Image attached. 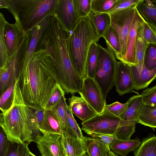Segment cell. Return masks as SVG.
Here are the masks:
<instances>
[{
  "label": "cell",
  "mask_w": 156,
  "mask_h": 156,
  "mask_svg": "<svg viewBox=\"0 0 156 156\" xmlns=\"http://www.w3.org/2000/svg\"><path fill=\"white\" fill-rule=\"evenodd\" d=\"M18 81L23 99L34 109L44 108L59 83L53 61L44 49L35 52L22 65Z\"/></svg>",
  "instance_id": "obj_1"
},
{
  "label": "cell",
  "mask_w": 156,
  "mask_h": 156,
  "mask_svg": "<svg viewBox=\"0 0 156 156\" xmlns=\"http://www.w3.org/2000/svg\"><path fill=\"white\" fill-rule=\"evenodd\" d=\"M69 33L53 15L40 49L45 50L51 56L58 83L62 89L65 92L73 95L79 93L83 80L76 73L72 63L69 50Z\"/></svg>",
  "instance_id": "obj_2"
},
{
  "label": "cell",
  "mask_w": 156,
  "mask_h": 156,
  "mask_svg": "<svg viewBox=\"0 0 156 156\" xmlns=\"http://www.w3.org/2000/svg\"><path fill=\"white\" fill-rule=\"evenodd\" d=\"M34 110L25 102L18 80L11 106L0 113V125L9 140L29 144L35 142L31 121Z\"/></svg>",
  "instance_id": "obj_3"
},
{
  "label": "cell",
  "mask_w": 156,
  "mask_h": 156,
  "mask_svg": "<svg viewBox=\"0 0 156 156\" xmlns=\"http://www.w3.org/2000/svg\"><path fill=\"white\" fill-rule=\"evenodd\" d=\"M69 50L74 68L83 80L87 77L85 67L91 44L100 38L88 16L79 20L69 33Z\"/></svg>",
  "instance_id": "obj_4"
},
{
  "label": "cell",
  "mask_w": 156,
  "mask_h": 156,
  "mask_svg": "<svg viewBox=\"0 0 156 156\" xmlns=\"http://www.w3.org/2000/svg\"><path fill=\"white\" fill-rule=\"evenodd\" d=\"M57 0H6L8 10L24 33L30 30L47 16L53 15Z\"/></svg>",
  "instance_id": "obj_5"
},
{
  "label": "cell",
  "mask_w": 156,
  "mask_h": 156,
  "mask_svg": "<svg viewBox=\"0 0 156 156\" xmlns=\"http://www.w3.org/2000/svg\"><path fill=\"white\" fill-rule=\"evenodd\" d=\"M97 46L98 61L94 79L106 97L114 85L118 61L114 55L107 48L98 43Z\"/></svg>",
  "instance_id": "obj_6"
},
{
  "label": "cell",
  "mask_w": 156,
  "mask_h": 156,
  "mask_svg": "<svg viewBox=\"0 0 156 156\" xmlns=\"http://www.w3.org/2000/svg\"><path fill=\"white\" fill-rule=\"evenodd\" d=\"M127 102V106L120 117L118 126L114 134V136L119 140L130 139L135 132L139 110L143 103L141 95L139 94L132 96Z\"/></svg>",
  "instance_id": "obj_7"
},
{
  "label": "cell",
  "mask_w": 156,
  "mask_h": 156,
  "mask_svg": "<svg viewBox=\"0 0 156 156\" xmlns=\"http://www.w3.org/2000/svg\"><path fill=\"white\" fill-rule=\"evenodd\" d=\"M136 9V7H132L109 15L110 26L117 33L119 39L122 62L126 53L127 39Z\"/></svg>",
  "instance_id": "obj_8"
},
{
  "label": "cell",
  "mask_w": 156,
  "mask_h": 156,
  "mask_svg": "<svg viewBox=\"0 0 156 156\" xmlns=\"http://www.w3.org/2000/svg\"><path fill=\"white\" fill-rule=\"evenodd\" d=\"M120 119L103 112L81 123L82 129L89 136L94 133L114 136Z\"/></svg>",
  "instance_id": "obj_9"
},
{
  "label": "cell",
  "mask_w": 156,
  "mask_h": 156,
  "mask_svg": "<svg viewBox=\"0 0 156 156\" xmlns=\"http://www.w3.org/2000/svg\"><path fill=\"white\" fill-rule=\"evenodd\" d=\"M78 93L97 114L104 111L106 97L94 78L87 76L84 78Z\"/></svg>",
  "instance_id": "obj_10"
},
{
  "label": "cell",
  "mask_w": 156,
  "mask_h": 156,
  "mask_svg": "<svg viewBox=\"0 0 156 156\" xmlns=\"http://www.w3.org/2000/svg\"><path fill=\"white\" fill-rule=\"evenodd\" d=\"M62 135L44 133L35 143L41 156H66L62 142Z\"/></svg>",
  "instance_id": "obj_11"
},
{
  "label": "cell",
  "mask_w": 156,
  "mask_h": 156,
  "mask_svg": "<svg viewBox=\"0 0 156 156\" xmlns=\"http://www.w3.org/2000/svg\"><path fill=\"white\" fill-rule=\"evenodd\" d=\"M53 15L45 17L37 25L26 33L28 36V43L26 57L31 58L34 53L40 49L41 43L50 28Z\"/></svg>",
  "instance_id": "obj_12"
},
{
  "label": "cell",
  "mask_w": 156,
  "mask_h": 156,
  "mask_svg": "<svg viewBox=\"0 0 156 156\" xmlns=\"http://www.w3.org/2000/svg\"><path fill=\"white\" fill-rule=\"evenodd\" d=\"M53 15L69 33L73 29L76 25L73 0H57Z\"/></svg>",
  "instance_id": "obj_13"
},
{
  "label": "cell",
  "mask_w": 156,
  "mask_h": 156,
  "mask_svg": "<svg viewBox=\"0 0 156 156\" xmlns=\"http://www.w3.org/2000/svg\"><path fill=\"white\" fill-rule=\"evenodd\" d=\"M114 85L120 95L134 92V84L131 66L121 61H118Z\"/></svg>",
  "instance_id": "obj_14"
},
{
  "label": "cell",
  "mask_w": 156,
  "mask_h": 156,
  "mask_svg": "<svg viewBox=\"0 0 156 156\" xmlns=\"http://www.w3.org/2000/svg\"><path fill=\"white\" fill-rule=\"evenodd\" d=\"M25 33L16 22L11 24L6 22L4 34L8 57L12 56L21 45Z\"/></svg>",
  "instance_id": "obj_15"
},
{
  "label": "cell",
  "mask_w": 156,
  "mask_h": 156,
  "mask_svg": "<svg viewBox=\"0 0 156 156\" xmlns=\"http://www.w3.org/2000/svg\"><path fill=\"white\" fill-rule=\"evenodd\" d=\"M142 16L136 8L134 18L129 33L127 41L126 51L122 62L130 66L136 63V43L137 30Z\"/></svg>",
  "instance_id": "obj_16"
},
{
  "label": "cell",
  "mask_w": 156,
  "mask_h": 156,
  "mask_svg": "<svg viewBox=\"0 0 156 156\" xmlns=\"http://www.w3.org/2000/svg\"><path fill=\"white\" fill-rule=\"evenodd\" d=\"M69 105L73 114L82 121L88 120L97 114L81 97L73 95L68 99Z\"/></svg>",
  "instance_id": "obj_17"
},
{
  "label": "cell",
  "mask_w": 156,
  "mask_h": 156,
  "mask_svg": "<svg viewBox=\"0 0 156 156\" xmlns=\"http://www.w3.org/2000/svg\"><path fill=\"white\" fill-rule=\"evenodd\" d=\"M134 84V89L137 90L147 87L156 77V69L149 70L144 66L138 70L134 66H131Z\"/></svg>",
  "instance_id": "obj_18"
},
{
  "label": "cell",
  "mask_w": 156,
  "mask_h": 156,
  "mask_svg": "<svg viewBox=\"0 0 156 156\" xmlns=\"http://www.w3.org/2000/svg\"><path fill=\"white\" fill-rule=\"evenodd\" d=\"M144 20H145L142 17L137 30L136 43V64L135 66L138 70H140L143 68L145 53L150 45L144 38L143 29Z\"/></svg>",
  "instance_id": "obj_19"
},
{
  "label": "cell",
  "mask_w": 156,
  "mask_h": 156,
  "mask_svg": "<svg viewBox=\"0 0 156 156\" xmlns=\"http://www.w3.org/2000/svg\"><path fill=\"white\" fill-rule=\"evenodd\" d=\"M40 131L43 134L50 133L62 135L58 116L54 107L44 109V119Z\"/></svg>",
  "instance_id": "obj_20"
},
{
  "label": "cell",
  "mask_w": 156,
  "mask_h": 156,
  "mask_svg": "<svg viewBox=\"0 0 156 156\" xmlns=\"http://www.w3.org/2000/svg\"><path fill=\"white\" fill-rule=\"evenodd\" d=\"M62 142L66 156H82L86 153L84 137L74 138L62 136Z\"/></svg>",
  "instance_id": "obj_21"
},
{
  "label": "cell",
  "mask_w": 156,
  "mask_h": 156,
  "mask_svg": "<svg viewBox=\"0 0 156 156\" xmlns=\"http://www.w3.org/2000/svg\"><path fill=\"white\" fill-rule=\"evenodd\" d=\"M140 140L138 137L133 139H116L110 146L113 152L122 156H126L129 152L134 151L139 146Z\"/></svg>",
  "instance_id": "obj_22"
},
{
  "label": "cell",
  "mask_w": 156,
  "mask_h": 156,
  "mask_svg": "<svg viewBox=\"0 0 156 156\" xmlns=\"http://www.w3.org/2000/svg\"><path fill=\"white\" fill-rule=\"evenodd\" d=\"M136 8L145 21L156 29V0H142Z\"/></svg>",
  "instance_id": "obj_23"
},
{
  "label": "cell",
  "mask_w": 156,
  "mask_h": 156,
  "mask_svg": "<svg viewBox=\"0 0 156 156\" xmlns=\"http://www.w3.org/2000/svg\"><path fill=\"white\" fill-rule=\"evenodd\" d=\"M67 105L65 96H64L54 107L58 116L63 136L76 138H77L71 129L69 124L66 111Z\"/></svg>",
  "instance_id": "obj_24"
},
{
  "label": "cell",
  "mask_w": 156,
  "mask_h": 156,
  "mask_svg": "<svg viewBox=\"0 0 156 156\" xmlns=\"http://www.w3.org/2000/svg\"><path fill=\"white\" fill-rule=\"evenodd\" d=\"M86 153L88 156H109L110 146L98 138L84 136Z\"/></svg>",
  "instance_id": "obj_25"
},
{
  "label": "cell",
  "mask_w": 156,
  "mask_h": 156,
  "mask_svg": "<svg viewBox=\"0 0 156 156\" xmlns=\"http://www.w3.org/2000/svg\"><path fill=\"white\" fill-rule=\"evenodd\" d=\"M138 123L149 127L154 130L156 127V106L142 103L138 114Z\"/></svg>",
  "instance_id": "obj_26"
},
{
  "label": "cell",
  "mask_w": 156,
  "mask_h": 156,
  "mask_svg": "<svg viewBox=\"0 0 156 156\" xmlns=\"http://www.w3.org/2000/svg\"><path fill=\"white\" fill-rule=\"evenodd\" d=\"M88 16L100 38L110 27L111 18L109 14L107 13L97 12L91 10Z\"/></svg>",
  "instance_id": "obj_27"
},
{
  "label": "cell",
  "mask_w": 156,
  "mask_h": 156,
  "mask_svg": "<svg viewBox=\"0 0 156 156\" xmlns=\"http://www.w3.org/2000/svg\"><path fill=\"white\" fill-rule=\"evenodd\" d=\"M134 156H156V136L150 134L141 141L139 147L134 151Z\"/></svg>",
  "instance_id": "obj_28"
},
{
  "label": "cell",
  "mask_w": 156,
  "mask_h": 156,
  "mask_svg": "<svg viewBox=\"0 0 156 156\" xmlns=\"http://www.w3.org/2000/svg\"><path fill=\"white\" fill-rule=\"evenodd\" d=\"M102 37L105 41L107 48L114 55L116 58L122 61L120 41L116 31L110 26Z\"/></svg>",
  "instance_id": "obj_29"
},
{
  "label": "cell",
  "mask_w": 156,
  "mask_h": 156,
  "mask_svg": "<svg viewBox=\"0 0 156 156\" xmlns=\"http://www.w3.org/2000/svg\"><path fill=\"white\" fill-rule=\"evenodd\" d=\"M97 43L94 42L90 45L88 53L86 64L87 77L94 78L98 61Z\"/></svg>",
  "instance_id": "obj_30"
},
{
  "label": "cell",
  "mask_w": 156,
  "mask_h": 156,
  "mask_svg": "<svg viewBox=\"0 0 156 156\" xmlns=\"http://www.w3.org/2000/svg\"><path fill=\"white\" fill-rule=\"evenodd\" d=\"M29 144L9 140L5 156H27Z\"/></svg>",
  "instance_id": "obj_31"
},
{
  "label": "cell",
  "mask_w": 156,
  "mask_h": 156,
  "mask_svg": "<svg viewBox=\"0 0 156 156\" xmlns=\"http://www.w3.org/2000/svg\"><path fill=\"white\" fill-rule=\"evenodd\" d=\"M76 22L88 15L91 11V0H73Z\"/></svg>",
  "instance_id": "obj_32"
},
{
  "label": "cell",
  "mask_w": 156,
  "mask_h": 156,
  "mask_svg": "<svg viewBox=\"0 0 156 156\" xmlns=\"http://www.w3.org/2000/svg\"><path fill=\"white\" fill-rule=\"evenodd\" d=\"M6 21L3 14L0 12V68L3 66L8 58L4 34V27Z\"/></svg>",
  "instance_id": "obj_33"
},
{
  "label": "cell",
  "mask_w": 156,
  "mask_h": 156,
  "mask_svg": "<svg viewBox=\"0 0 156 156\" xmlns=\"http://www.w3.org/2000/svg\"><path fill=\"white\" fill-rule=\"evenodd\" d=\"M117 0H91V10L100 13H107Z\"/></svg>",
  "instance_id": "obj_34"
},
{
  "label": "cell",
  "mask_w": 156,
  "mask_h": 156,
  "mask_svg": "<svg viewBox=\"0 0 156 156\" xmlns=\"http://www.w3.org/2000/svg\"><path fill=\"white\" fill-rule=\"evenodd\" d=\"M143 66L149 70L156 69V44H150L147 49Z\"/></svg>",
  "instance_id": "obj_35"
},
{
  "label": "cell",
  "mask_w": 156,
  "mask_h": 156,
  "mask_svg": "<svg viewBox=\"0 0 156 156\" xmlns=\"http://www.w3.org/2000/svg\"><path fill=\"white\" fill-rule=\"evenodd\" d=\"M16 82L7 90L0 97V110L2 112L8 110L12 104L13 91Z\"/></svg>",
  "instance_id": "obj_36"
},
{
  "label": "cell",
  "mask_w": 156,
  "mask_h": 156,
  "mask_svg": "<svg viewBox=\"0 0 156 156\" xmlns=\"http://www.w3.org/2000/svg\"><path fill=\"white\" fill-rule=\"evenodd\" d=\"M65 92L59 83L54 88L52 94L45 106L44 109H51L54 107L60 101L62 97L65 96Z\"/></svg>",
  "instance_id": "obj_37"
},
{
  "label": "cell",
  "mask_w": 156,
  "mask_h": 156,
  "mask_svg": "<svg viewBox=\"0 0 156 156\" xmlns=\"http://www.w3.org/2000/svg\"><path fill=\"white\" fill-rule=\"evenodd\" d=\"M127 105V102L125 103H121L116 101L109 105H106L103 112L120 119V117L124 112Z\"/></svg>",
  "instance_id": "obj_38"
},
{
  "label": "cell",
  "mask_w": 156,
  "mask_h": 156,
  "mask_svg": "<svg viewBox=\"0 0 156 156\" xmlns=\"http://www.w3.org/2000/svg\"><path fill=\"white\" fill-rule=\"evenodd\" d=\"M142 0H117L112 9L108 13L112 14L121 10L136 7Z\"/></svg>",
  "instance_id": "obj_39"
},
{
  "label": "cell",
  "mask_w": 156,
  "mask_h": 156,
  "mask_svg": "<svg viewBox=\"0 0 156 156\" xmlns=\"http://www.w3.org/2000/svg\"><path fill=\"white\" fill-rule=\"evenodd\" d=\"M143 103L146 105L156 106V86L147 88L140 94Z\"/></svg>",
  "instance_id": "obj_40"
},
{
  "label": "cell",
  "mask_w": 156,
  "mask_h": 156,
  "mask_svg": "<svg viewBox=\"0 0 156 156\" xmlns=\"http://www.w3.org/2000/svg\"><path fill=\"white\" fill-rule=\"evenodd\" d=\"M66 111L68 122L71 129L77 138H84V136L83 135L81 130L67 105H66Z\"/></svg>",
  "instance_id": "obj_41"
},
{
  "label": "cell",
  "mask_w": 156,
  "mask_h": 156,
  "mask_svg": "<svg viewBox=\"0 0 156 156\" xmlns=\"http://www.w3.org/2000/svg\"><path fill=\"white\" fill-rule=\"evenodd\" d=\"M144 38L149 44H156V29L153 28L145 20L144 23Z\"/></svg>",
  "instance_id": "obj_42"
},
{
  "label": "cell",
  "mask_w": 156,
  "mask_h": 156,
  "mask_svg": "<svg viewBox=\"0 0 156 156\" xmlns=\"http://www.w3.org/2000/svg\"><path fill=\"white\" fill-rule=\"evenodd\" d=\"M44 115V109L40 108L35 109L33 114V118L35 124L40 131L43 122Z\"/></svg>",
  "instance_id": "obj_43"
},
{
  "label": "cell",
  "mask_w": 156,
  "mask_h": 156,
  "mask_svg": "<svg viewBox=\"0 0 156 156\" xmlns=\"http://www.w3.org/2000/svg\"><path fill=\"white\" fill-rule=\"evenodd\" d=\"M8 141L6 133L0 125V156H5Z\"/></svg>",
  "instance_id": "obj_44"
},
{
  "label": "cell",
  "mask_w": 156,
  "mask_h": 156,
  "mask_svg": "<svg viewBox=\"0 0 156 156\" xmlns=\"http://www.w3.org/2000/svg\"><path fill=\"white\" fill-rule=\"evenodd\" d=\"M89 136L92 138H98L101 142L109 146L117 139L114 136L100 133H94Z\"/></svg>",
  "instance_id": "obj_45"
},
{
  "label": "cell",
  "mask_w": 156,
  "mask_h": 156,
  "mask_svg": "<svg viewBox=\"0 0 156 156\" xmlns=\"http://www.w3.org/2000/svg\"><path fill=\"white\" fill-rule=\"evenodd\" d=\"M3 8L8 9L6 0H0V9Z\"/></svg>",
  "instance_id": "obj_46"
},
{
  "label": "cell",
  "mask_w": 156,
  "mask_h": 156,
  "mask_svg": "<svg viewBox=\"0 0 156 156\" xmlns=\"http://www.w3.org/2000/svg\"><path fill=\"white\" fill-rule=\"evenodd\" d=\"M109 156H119L118 154L113 152L112 151H110Z\"/></svg>",
  "instance_id": "obj_47"
},
{
  "label": "cell",
  "mask_w": 156,
  "mask_h": 156,
  "mask_svg": "<svg viewBox=\"0 0 156 156\" xmlns=\"http://www.w3.org/2000/svg\"><path fill=\"white\" fill-rule=\"evenodd\" d=\"M27 156H36L31 152L30 151H29Z\"/></svg>",
  "instance_id": "obj_48"
},
{
  "label": "cell",
  "mask_w": 156,
  "mask_h": 156,
  "mask_svg": "<svg viewBox=\"0 0 156 156\" xmlns=\"http://www.w3.org/2000/svg\"><path fill=\"white\" fill-rule=\"evenodd\" d=\"M82 156H88L87 153H86L85 154H84L83 155H82Z\"/></svg>",
  "instance_id": "obj_49"
},
{
  "label": "cell",
  "mask_w": 156,
  "mask_h": 156,
  "mask_svg": "<svg viewBox=\"0 0 156 156\" xmlns=\"http://www.w3.org/2000/svg\"><path fill=\"white\" fill-rule=\"evenodd\" d=\"M1 72H2V69L0 68V77L1 75Z\"/></svg>",
  "instance_id": "obj_50"
}]
</instances>
